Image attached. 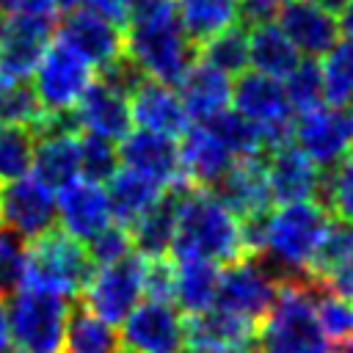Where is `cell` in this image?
Instances as JSON below:
<instances>
[{"mask_svg":"<svg viewBox=\"0 0 353 353\" xmlns=\"http://www.w3.org/2000/svg\"><path fill=\"white\" fill-rule=\"evenodd\" d=\"M124 28V52L157 83L176 85L196 61V44L185 36L174 0H135Z\"/></svg>","mask_w":353,"mask_h":353,"instance_id":"6da1fadb","label":"cell"},{"mask_svg":"<svg viewBox=\"0 0 353 353\" xmlns=\"http://www.w3.org/2000/svg\"><path fill=\"white\" fill-rule=\"evenodd\" d=\"M171 254L174 259H210L215 265L245 256L237 215L212 190L188 185L176 210Z\"/></svg>","mask_w":353,"mask_h":353,"instance_id":"7a4b0ae2","label":"cell"},{"mask_svg":"<svg viewBox=\"0 0 353 353\" xmlns=\"http://www.w3.org/2000/svg\"><path fill=\"white\" fill-rule=\"evenodd\" d=\"M317 287L309 276L279 281L268 314L256 323V353H331L314 312Z\"/></svg>","mask_w":353,"mask_h":353,"instance_id":"3957f363","label":"cell"},{"mask_svg":"<svg viewBox=\"0 0 353 353\" xmlns=\"http://www.w3.org/2000/svg\"><path fill=\"white\" fill-rule=\"evenodd\" d=\"M331 221V212L314 199L290 201L281 210L270 212L265 248L256 256L276 281L306 276L309 259Z\"/></svg>","mask_w":353,"mask_h":353,"instance_id":"277c9868","label":"cell"},{"mask_svg":"<svg viewBox=\"0 0 353 353\" xmlns=\"http://www.w3.org/2000/svg\"><path fill=\"white\" fill-rule=\"evenodd\" d=\"M8 331L17 353H61L69 303L66 295L22 284L8 303Z\"/></svg>","mask_w":353,"mask_h":353,"instance_id":"5b68a950","label":"cell"},{"mask_svg":"<svg viewBox=\"0 0 353 353\" xmlns=\"http://www.w3.org/2000/svg\"><path fill=\"white\" fill-rule=\"evenodd\" d=\"M94 268L97 265L91 262L83 240L63 229H50L30 240L22 284L44 287L61 295H80Z\"/></svg>","mask_w":353,"mask_h":353,"instance_id":"8992f818","label":"cell"},{"mask_svg":"<svg viewBox=\"0 0 353 353\" xmlns=\"http://www.w3.org/2000/svg\"><path fill=\"white\" fill-rule=\"evenodd\" d=\"M234 110L254 121L265 141V154L281 143L292 141V108L287 102L284 85L262 72H240L232 97Z\"/></svg>","mask_w":353,"mask_h":353,"instance_id":"52a82bcc","label":"cell"},{"mask_svg":"<svg viewBox=\"0 0 353 353\" xmlns=\"http://www.w3.org/2000/svg\"><path fill=\"white\" fill-rule=\"evenodd\" d=\"M143 265L146 259L132 251L110 265H97L80 301L105 323L119 325L143 295Z\"/></svg>","mask_w":353,"mask_h":353,"instance_id":"ba28073f","label":"cell"},{"mask_svg":"<svg viewBox=\"0 0 353 353\" xmlns=\"http://www.w3.org/2000/svg\"><path fill=\"white\" fill-rule=\"evenodd\" d=\"M33 77H36L33 91L44 110H69L91 85L94 66L85 58H80L74 50H69L63 41H52L39 58Z\"/></svg>","mask_w":353,"mask_h":353,"instance_id":"9c48e42d","label":"cell"},{"mask_svg":"<svg viewBox=\"0 0 353 353\" xmlns=\"http://www.w3.org/2000/svg\"><path fill=\"white\" fill-rule=\"evenodd\" d=\"M276 287L279 281L256 256H240L221 270L215 306L259 323L276 298Z\"/></svg>","mask_w":353,"mask_h":353,"instance_id":"30bf717a","label":"cell"},{"mask_svg":"<svg viewBox=\"0 0 353 353\" xmlns=\"http://www.w3.org/2000/svg\"><path fill=\"white\" fill-rule=\"evenodd\" d=\"M55 196L41 179L25 174L8 182H0V223L14 229L28 243L39 234L55 229Z\"/></svg>","mask_w":353,"mask_h":353,"instance_id":"8fae6325","label":"cell"},{"mask_svg":"<svg viewBox=\"0 0 353 353\" xmlns=\"http://www.w3.org/2000/svg\"><path fill=\"white\" fill-rule=\"evenodd\" d=\"M292 141L317 168H331L350 154V113L334 105L303 110L292 121Z\"/></svg>","mask_w":353,"mask_h":353,"instance_id":"7c38bea8","label":"cell"},{"mask_svg":"<svg viewBox=\"0 0 353 353\" xmlns=\"http://www.w3.org/2000/svg\"><path fill=\"white\" fill-rule=\"evenodd\" d=\"M182 339L204 353H256V323L223 306H210L182 320Z\"/></svg>","mask_w":353,"mask_h":353,"instance_id":"4fadbf2b","label":"cell"},{"mask_svg":"<svg viewBox=\"0 0 353 353\" xmlns=\"http://www.w3.org/2000/svg\"><path fill=\"white\" fill-rule=\"evenodd\" d=\"M119 342L124 353H179L182 339V317L171 303L143 301L124 320Z\"/></svg>","mask_w":353,"mask_h":353,"instance_id":"5bb4252c","label":"cell"},{"mask_svg":"<svg viewBox=\"0 0 353 353\" xmlns=\"http://www.w3.org/2000/svg\"><path fill=\"white\" fill-rule=\"evenodd\" d=\"M58 41L85 58L94 69L108 66L124 52V30L91 8H72L55 28Z\"/></svg>","mask_w":353,"mask_h":353,"instance_id":"9a60e30c","label":"cell"},{"mask_svg":"<svg viewBox=\"0 0 353 353\" xmlns=\"http://www.w3.org/2000/svg\"><path fill=\"white\" fill-rule=\"evenodd\" d=\"M52 30H55V17L11 14L0 36V74L8 83L28 80L39 58L44 55Z\"/></svg>","mask_w":353,"mask_h":353,"instance_id":"2e32d148","label":"cell"},{"mask_svg":"<svg viewBox=\"0 0 353 353\" xmlns=\"http://www.w3.org/2000/svg\"><path fill=\"white\" fill-rule=\"evenodd\" d=\"M119 163L146 179H152L160 188H168L171 182L182 179L179 174V146L171 135L154 132V130H130L121 138L119 146Z\"/></svg>","mask_w":353,"mask_h":353,"instance_id":"e0dca14e","label":"cell"},{"mask_svg":"<svg viewBox=\"0 0 353 353\" xmlns=\"http://www.w3.org/2000/svg\"><path fill=\"white\" fill-rule=\"evenodd\" d=\"M279 28L306 58L328 55L339 41V19L336 14L309 3V0H287L279 8Z\"/></svg>","mask_w":353,"mask_h":353,"instance_id":"ac0fdd59","label":"cell"},{"mask_svg":"<svg viewBox=\"0 0 353 353\" xmlns=\"http://www.w3.org/2000/svg\"><path fill=\"white\" fill-rule=\"evenodd\" d=\"M58 221L63 232H69L77 240H91L99 229L110 223V204L108 193L102 190L99 182L94 179H72L58 188V201H55Z\"/></svg>","mask_w":353,"mask_h":353,"instance_id":"d6986e66","label":"cell"},{"mask_svg":"<svg viewBox=\"0 0 353 353\" xmlns=\"http://www.w3.org/2000/svg\"><path fill=\"white\" fill-rule=\"evenodd\" d=\"M74 116L80 121V130L121 141L132 130V113H130V97L110 83L99 80L94 74L91 85L83 91V97L74 105Z\"/></svg>","mask_w":353,"mask_h":353,"instance_id":"ffe728a7","label":"cell"},{"mask_svg":"<svg viewBox=\"0 0 353 353\" xmlns=\"http://www.w3.org/2000/svg\"><path fill=\"white\" fill-rule=\"evenodd\" d=\"M265 174H268V188L273 201L290 204V201L314 199L320 168L298 146H292V141L265 154Z\"/></svg>","mask_w":353,"mask_h":353,"instance_id":"44dd1931","label":"cell"},{"mask_svg":"<svg viewBox=\"0 0 353 353\" xmlns=\"http://www.w3.org/2000/svg\"><path fill=\"white\" fill-rule=\"evenodd\" d=\"M212 193L237 215H254L262 210H270V188L265 174V157H234L226 174L218 179Z\"/></svg>","mask_w":353,"mask_h":353,"instance_id":"7402d4cb","label":"cell"},{"mask_svg":"<svg viewBox=\"0 0 353 353\" xmlns=\"http://www.w3.org/2000/svg\"><path fill=\"white\" fill-rule=\"evenodd\" d=\"M188 185L190 182L176 179L168 188H163L160 199L130 226V240L135 254H141L143 259H157L171 254V243L176 232V210Z\"/></svg>","mask_w":353,"mask_h":353,"instance_id":"603a6c76","label":"cell"},{"mask_svg":"<svg viewBox=\"0 0 353 353\" xmlns=\"http://www.w3.org/2000/svg\"><path fill=\"white\" fill-rule=\"evenodd\" d=\"M232 160H234V154L204 124L201 127H188L182 132L179 174L193 188L212 190L218 185V179L226 174V168L232 165Z\"/></svg>","mask_w":353,"mask_h":353,"instance_id":"cb8c5ba5","label":"cell"},{"mask_svg":"<svg viewBox=\"0 0 353 353\" xmlns=\"http://www.w3.org/2000/svg\"><path fill=\"white\" fill-rule=\"evenodd\" d=\"M130 113L132 121L143 130H154L163 135H182L188 130V113L182 108L179 94L171 91V85L157 83L146 77L132 94H130Z\"/></svg>","mask_w":353,"mask_h":353,"instance_id":"d4e9b609","label":"cell"},{"mask_svg":"<svg viewBox=\"0 0 353 353\" xmlns=\"http://www.w3.org/2000/svg\"><path fill=\"white\" fill-rule=\"evenodd\" d=\"M176 85H179V99H182L188 119H199V121L223 110L232 97L229 74H223L221 69H215L199 58L188 66V72L182 74V80Z\"/></svg>","mask_w":353,"mask_h":353,"instance_id":"484cf974","label":"cell"},{"mask_svg":"<svg viewBox=\"0 0 353 353\" xmlns=\"http://www.w3.org/2000/svg\"><path fill=\"white\" fill-rule=\"evenodd\" d=\"M33 176L41 179L47 188L58 190L61 185L72 182L80 174V152H77V135L72 132H55L36 138L33 149Z\"/></svg>","mask_w":353,"mask_h":353,"instance_id":"4316f807","label":"cell"},{"mask_svg":"<svg viewBox=\"0 0 353 353\" xmlns=\"http://www.w3.org/2000/svg\"><path fill=\"white\" fill-rule=\"evenodd\" d=\"M218 281H221V268L210 259H176L174 262V301L188 314L215 306Z\"/></svg>","mask_w":353,"mask_h":353,"instance_id":"83f0119b","label":"cell"},{"mask_svg":"<svg viewBox=\"0 0 353 353\" xmlns=\"http://www.w3.org/2000/svg\"><path fill=\"white\" fill-rule=\"evenodd\" d=\"M63 350L66 353H119V331L97 317L83 301H74L66 314L63 328Z\"/></svg>","mask_w":353,"mask_h":353,"instance_id":"f1b7e54d","label":"cell"},{"mask_svg":"<svg viewBox=\"0 0 353 353\" xmlns=\"http://www.w3.org/2000/svg\"><path fill=\"white\" fill-rule=\"evenodd\" d=\"M108 204H110V218H116V223L121 226H132L163 193L160 185H154L152 179L124 168V171H116L110 179H108Z\"/></svg>","mask_w":353,"mask_h":353,"instance_id":"f546056e","label":"cell"},{"mask_svg":"<svg viewBox=\"0 0 353 353\" xmlns=\"http://www.w3.org/2000/svg\"><path fill=\"white\" fill-rule=\"evenodd\" d=\"M298 61L301 58H298L295 44L287 39V33L279 25L265 22L248 30V63L256 72L281 80L295 69Z\"/></svg>","mask_w":353,"mask_h":353,"instance_id":"4dcf8cb0","label":"cell"},{"mask_svg":"<svg viewBox=\"0 0 353 353\" xmlns=\"http://www.w3.org/2000/svg\"><path fill=\"white\" fill-rule=\"evenodd\" d=\"M176 17L185 36L199 47L237 22V0H179Z\"/></svg>","mask_w":353,"mask_h":353,"instance_id":"1f68e13d","label":"cell"},{"mask_svg":"<svg viewBox=\"0 0 353 353\" xmlns=\"http://www.w3.org/2000/svg\"><path fill=\"white\" fill-rule=\"evenodd\" d=\"M234 157H265V141L254 121L240 116L237 110H218L201 121Z\"/></svg>","mask_w":353,"mask_h":353,"instance_id":"d6a6232c","label":"cell"},{"mask_svg":"<svg viewBox=\"0 0 353 353\" xmlns=\"http://www.w3.org/2000/svg\"><path fill=\"white\" fill-rule=\"evenodd\" d=\"M196 58L221 69L223 74H240L248 66V28L234 22L221 33L210 36L204 44L196 47Z\"/></svg>","mask_w":353,"mask_h":353,"instance_id":"836d02e7","label":"cell"},{"mask_svg":"<svg viewBox=\"0 0 353 353\" xmlns=\"http://www.w3.org/2000/svg\"><path fill=\"white\" fill-rule=\"evenodd\" d=\"M347 259H353V223L342 221V218L328 221V226H325V232H323V237H320V243L309 259L306 276L323 284V279L331 270H336L339 265H345Z\"/></svg>","mask_w":353,"mask_h":353,"instance_id":"e575fe53","label":"cell"},{"mask_svg":"<svg viewBox=\"0 0 353 353\" xmlns=\"http://www.w3.org/2000/svg\"><path fill=\"white\" fill-rule=\"evenodd\" d=\"M314 201L323 204L331 215L353 223V152L345 154L336 165L320 168Z\"/></svg>","mask_w":353,"mask_h":353,"instance_id":"d590c367","label":"cell"},{"mask_svg":"<svg viewBox=\"0 0 353 353\" xmlns=\"http://www.w3.org/2000/svg\"><path fill=\"white\" fill-rule=\"evenodd\" d=\"M36 132L30 124H0V182L25 176L33 165Z\"/></svg>","mask_w":353,"mask_h":353,"instance_id":"8d00e7d4","label":"cell"},{"mask_svg":"<svg viewBox=\"0 0 353 353\" xmlns=\"http://www.w3.org/2000/svg\"><path fill=\"white\" fill-rule=\"evenodd\" d=\"M323 91L325 102L334 108H347L353 99V39L336 41V47L323 55Z\"/></svg>","mask_w":353,"mask_h":353,"instance_id":"74e56055","label":"cell"},{"mask_svg":"<svg viewBox=\"0 0 353 353\" xmlns=\"http://www.w3.org/2000/svg\"><path fill=\"white\" fill-rule=\"evenodd\" d=\"M284 94L292 110L303 113L312 108H320L325 102V91H323V69L314 58L298 61L295 69L287 74L284 83Z\"/></svg>","mask_w":353,"mask_h":353,"instance_id":"f35d334b","label":"cell"},{"mask_svg":"<svg viewBox=\"0 0 353 353\" xmlns=\"http://www.w3.org/2000/svg\"><path fill=\"white\" fill-rule=\"evenodd\" d=\"M77 152H80V171L85 179L94 182H108L116 171H119V146H113L110 138L85 132L77 135Z\"/></svg>","mask_w":353,"mask_h":353,"instance_id":"ab89813d","label":"cell"},{"mask_svg":"<svg viewBox=\"0 0 353 353\" xmlns=\"http://www.w3.org/2000/svg\"><path fill=\"white\" fill-rule=\"evenodd\" d=\"M314 312H317V323L328 342H342L353 336V301L350 298H342L320 284L314 292Z\"/></svg>","mask_w":353,"mask_h":353,"instance_id":"60d3db41","label":"cell"},{"mask_svg":"<svg viewBox=\"0 0 353 353\" xmlns=\"http://www.w3.org/2000/svg\"><path fill=\"white\" fill-rule=\"evenodd\" d=\"M25 259H28V240L8 226L0 229V298L14 295L22 287Z\"/></svg>","mask_w":353,"mask_h":353,"instance_id":"b9f144b4","label":"cell"},{"mask_svg":"<svg viewBox=\"0 0 353 353\" xmlns=\"http://www.w3.org/2000/svg\"><path fill=\"white\" fill-rule=\"evenodd\" d=\"M39 97L25 80L6 83L0 88V124H33L41 116Z\"/></svg>","mask_w":353,"mask_h":353,"instance_id":"7bdbcfd3","label":"cell"},{"mask_svg":"<svg viewBox=\"0 0 353 353\" xmlns=\"http://www.w3.org/2000/svg\"><path fill=\"white\" fill-rule=\"evenodd\" d=\"M88 243V256L94 265H110L121 256H127L132 251V240H130V229L121 223H108L105 229H99Z\"/></svg>","mask_w":353,"mask_h":353,"instance_id":"ee69618b","label":"cell"},{"mask_svg":"<svg viewBox=\"0 0 353 353\" xmlns=\"http://www.w3.org/2000/svg\"><path fill=\"white\" fill-rule=\"evenodd\" d=\"M143 295L149 301H174V262L168 256L146 259L143 265Z\"/></svg>","mask_w":353,"mask_h":353,"instance_id":"f6af8a7d","label":"cell"},{"mask_svg":"<svg viewBox=\"0 0 353 353\" xmlns=\"http://www.w3.org/2000/svg\"><path fill=\"white\" fill-rule=\"evenodd\" d=\"M279 8H281L279 0H237V19L245 28L265 25V22H273Z\"/></svg>","mask_w":353,"mask_h":353,"instance_id":"bcb514c9","label":"cell"},{"mask_svg":"<svg viewBox=\"0 0 353 353\" xmlns=\"http://www.w3.org/2000/svg\"><path fill=\"white\" fill-rule=\"evenodd\" d=\"M91 11H97L99 17L110 19L113 25L124 28L127 19H130V11H132V3L135 0H85Z\"/></svg>","mask_w":353,"mask_h":353,"instance_id":"7dc6e473","label":"cell"},{"mask_svg":"<svg viewBox=\"0 0 353 353\" xmlns=\"http://www.w3.org/2000/svg\"><path fill=\"white\" fill-rule=\"evenodd\" d=\"M323 287L342 295V298H350L353 301V259H347L345 265H339L336 270H331L325 279H323Z\"/></svg>","mask_w":353,"mask_h":353,"instance_id":"c3c4849f","label":"cell"},{"mask_svg":"<svg viewBox=\"0 0 353 353\" xmlns=\"http://www.w3.org/2000/svg\"><path fill=\"white\" fill-rule=\"evenodd\" d=\"M6 14H19V17H52L55 3L52 0H3Z\"/></svg>","mask_w":353,"mask_h":353,"instance_id":"681fc988","label":"cell"},{"mask_svg":"<svg viewBox=\"0 0 353 353\" xmlns=\"http://www.w3.org/2000/svg\"><path fill=\"white\" fill-rule=\"evenodd\" d=\"M0 353H14L11 331H8V312H6L3 298H0Z\"/></svg>","mask_w":353,"mask_h":353,"instance_id":"f907efd6","label":"cell"},{"mask_svg":"<svg viewBox=\"0 0 353 353\" xmlns=\"http://www.w3.org/2000/svg\"><path fill=\"white\" fill-rule=\"evenodd\" d=\"M339 14H342L339 17V33L347 36V39H353V3H347Z\"/></svg>","mask_w":353,"mask_h":353,"instance_id":"816d5d0a","label":"cell"},{"mask_svg":"<svg viewBox=\"0 0 353 353\" xmlns=\"http://www.w3.org/2000/svg\"><path fill=\"white\" fill-rule=\"evenodd\" d=\"M309 3H314V6H320L325 11H331V14H339L350 0H309Z\"/></svg>","mask_w":353,"mask_h":353,"instance_id":"f5cc1de1","label":"cell"},{"mask_svg":"<svg viewBox=\"0 0 353 353\" xmlns=\"http://www.w3.org/2000/svg\"><path fill=\"white\" fill-rule=\"evenodd\" d=\"M331 353H353V336H347V339H342V342H334Z\"/></svg>","mask_w":353,"mask_h":353,"instance_id":"db71d44e","label":"cell"},{"mask_svg":"<svg viewBox=\"0 0 353 353\" xmlns=\"http://www.w3.org/2000/svg\"><path fill=\"white\" fill-rule=\"evenodd\" d=\"M52 3H55V11H72L85 0H52Z\"/></svg>","mask_w":353,"mask_h":353,"instance_id":"11a10c76","label":"cell"},{"mask_svg":"<svg viewBox=\"0 0 353 353\" xmlns=\"http://www.w3.org/2000/svg\"><path fill=\"white\" fill-rule=\"evenodd\" d=\"M179 353H204V350H196V347H188V345H182V350Z\"/></svg>","mask_w":353,"mask_h":353,"instance_id":"9f6ffc18","label":"cell"},{"mask_svg":"<svg viewBox=\"0 0 353 353\" xmlns=\"http://www.w3.org/2000/svg\"><path fill=\"white\" fill-rule=\"evenodd\" d=\"M350 152H353V110H350Z\"/></svg>","mask_w":353,"mask_h":353,"instance_id":"6f0895ef","label":"cell"},{"mask_svg":"<svg viewBox=\"0 0 353 353\" xmlns=\"http://www.w3.org/2000/svg\"><path fill=\"white\" fill-rule=\"evenodd\" d=\"M3 14H6V11L0 8V36H3V28H6V17H3Z\"/></svg>","mask_w":353,"mask_h":353,"instance_id":"680465c9","label":"cell"},{"mask_svg":"<svg viewBox=\"0 0 353 353\" xmlns=\"http://www.w3.org/2000/svg\"><path fill=\"white\" fill-rule=\"evenodd\" d=\"M279 3H287V0H279Z\"/></svg>","mask_w":353,"mask_h":353,"instance_id":"91938a15","label":"cell"}]
</instances>
